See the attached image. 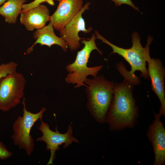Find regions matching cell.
Segmentation results:
<instances>
[{
	"mask_svg": "<svg viewBox=\"0 0 165 165\" xmlns=\"http://www.w3.org/2000/svg\"><path fill=\"white\" fill-rule=\"evenodd\" d=\"M95 34L96 38L101 40L111 47L113 50L111 54L116 53L122 56L130 66L131 69L129 71L122 62L117 64L116 68L124 79L134 86L139 84L140 78L135 74L136 71L140 72V76L144 79L149 78L146 63L149 54V46L153 40L151 36H148L147 43L144 48L141 44L140 36L134 31L131 36L132 46L130 48L125 49L112 43L100 35L98 31H95Z\"/></svg>",
	"mask_w": 165,
	"mask_h": 165,
	"instance_id": "2",
	"label": "cell"
},
{
	"mask_svg": "<svg viewBox=\"0 0 165 165\" xmlns=\"http://www.w3.org/2000/svg\"><path fill=\"white\" fill-rule=\"evenodd\" d=\"M48 8L40 4L20 14V22L28 31L39 29L46 26L50 17Z\"/></svg>",
	"mask_w": 165,
	"mask_h": 165,
	"instance_id": "12",
	"label": "cell"
},
{
	"mask_svg": "<svg viewBox=\"0 0 165 165\" xmlns=\"http://www.w3.org/2000/svg\"><path fill=\"white\" fill-rule=\"evenodd\" d=\"M161 117L158 113H154V119L147 132L155 155L154 165L165 164V128L160 120Z\"/></svg>",
	"mask_w": 165,
	"mask_h": 165,
	"instance_id": "10",
	"label": "cell"
},
{
	"mask_svg": "<svg viewBox=\"0 0 165 165\" xmlns=\"http://www.w3.org/2000/svg\"><path fill=\"white\" fill-rule=\"evenodd\" d=\"M13 154L7 148L5 145L0 141V160H5L13 156Z\"/></svg>",
	"mask_w": 165,
	"mask_h": 165,
	"instance_id": "17",
	"label": "cell"
},
{
	"mask_svg": "<svg viewBox=\"0 0 165 165\" xmlns=\"http://www.w3.org/2000/svg\"><path fill=\"white\" fill-rule=\"evenodd\" d=\"M83 0H61L50 21L59 31L69 23L83 7Z\"/></svg>",
	"mask_w": 165,
	"mask_h": 165,
	"instance_id": "11",
	"label": "cell"
},
{
	"mask_svg": "<svg viewBox=\"0 0 165 165\" xmlns=\"http://www.w3.org/2000/svg\"><path fill=\"white\" fill-rule=\"evenodd\" d=\"M85 84L87 108L97 122L105 123L113 96L114 82L99 75L92 79L87 78Z\"/></svg>",
	"mask_w": 165,
	"mask_h": 165,
	"instance_id": "3",
	"label": "cell"
},
{
	"mask_svg": "<svg viewBox=\"0 0 165 165\" xmlns=\"http://www.w3.org/2000/svg\"><path fill=\"white\" fill-rule=\"evenodd\" d=\"M113 2L116 6H119L123 4L128 5L135 9L140 11L139 8L136 6L131 0H111Z\"/></svg>",
	"mask_w": 165,
	"mask_h": 165,
	"instance_id": "18",
	"label": "cell"
},
{
	"mask_svg": "<svg viewBox=\"0 0 165 165\" xmlns=\"http://www.w3.org/2000/svg\"><path fill=\"white\" fill-rule=\"evenodd\" d=\"M22 104L23 115L18 116L13 123L11 138L15 145L24 149L27 156H30L35 146L33 138L31 134V129L37 121L42 119L46 109L43 107L38 112L33 113L26 109L24 97Z\"/></svg>",
	"mask_w": 165,
	"mask_h": 165,
	"instance_id": "5",
	"label": "cell"
},
{
	"mask_svg": "<svg viewBox=\"0 0 165 165\" xmlns=\"http://www.w3.org/2000/svg\"><path fill=\"white\" fill-rule=\"evenodd\" d=\"M90 2H87L71 21L59 30L61 37L66 43L71 51L76 50L80 46V41L85 38H80L79 33L81 31L87 34L92 30L91 27L87 29L85 20L82 17L83 13L89 9Z\"/></svg>",
	"mask_w": 165,
	"mask_h": 165,
	"instance_id": "8",
	"label": "cell"
},
{
	"mask_svg": "<svg viewBox=\"0 0 165 165\" xmlns=\"http://www.w3.org/2000/svg\"><path fill=\"white\" fill-rule=\"evenodd\" d=\"M134 85L124 79L114 82V93L106 123L112 131L132 128L137 123L138 108L133 96Z\"/></svg>",
	"mask_w": 165,
	"mask_h": 165,
	"instance_id": "1",
	"label": "cell"
},
{
	"mask_svg": "<svg viewBox=\"0 0 165 165\" xmlns=\"http://www.w3.org/2000/svg\"><path fill=\"white\" fill-rule=\"evenodd\" d=\"M147 62L148 74L151 81L152 90L157 96L160 103L158 113L161 116H165V68L159 59L151 58L150 54L148 56Z\"/></svg>",
	"mask_w": 165,
	"mask_h": 165,
	"instance_id": "9",
	"label": "cell"
},
{
	"mask_svg": "<svg viewBox=\"0 0 165 165\" xmlns=\"http://www.w3.org/2000/svg\"><path fill=\"white\" fill-rule=\"evenodd\" d=\"M54 0L60 2L61 0H35L30 3L24 4L22 6L21 13L25 12L44 2H47L51 5L54 6Z\"/></svg>",
	"mask_w": 165,
	"mask_h": 165,
	"instance_id": "16",
	"label": "cell"
},
{
	"mask_svg": "<svg viewBox=\"0 0 165 165\" xmlns=\"http://www.w3.org/2000/svg\"><path fill=\"white\" fill-rule=\"evenodd\" d=\"M7 0H0V6L1 5L3 4Z\"/></svg>",
	"mask_w": 165,
	"mask_h": 165,
	"instance_id": "19",
	"label": "cell"
},
{
	"mask_svg": "<svg viewBox=\"0 0 165 165\" xmlns=\"http://www.w3.org/2000/svg\"><path fill=\"white\" fill-rule=\"evenodd\" d=\"M18 64L14 61L0 64V81L7 75L16 72Z\"/></svg>",
	"mask_w": 165,
	"mask_h": 165,
	"instance_id": "15",
	"label": "cell"
},
{
	"mask_svg": "<svg viewBox=\"0 0 165 165\" xmlns=\"http://www.w3.org/2000/svg\"><path fill=\"white\" fill-rule=\"evenodd\" d=\"M41 123L38 128L42 133V136L37 138L38 141H43L46 145V149L50 151V156L47 165H53V162L56 158V152L60 149V146L64 144L63 148L68 147L73 142L79 143V140L73 136V130L71 124L68 127L66 133L61 134L59 131L56 127L55 131L52 130L47 123L40 119Z\"/></svg>",
	"mask_w": 165,
	"mask_h": 165,
	"instance_id": "7",
	"label": "cell"
},
{
	"mask_svg": "<svg viewBox=\"0 0 165 165\" xmlns=\"http://www.w3.org/2000/svg\"><path fill=\"white\" fill-rule=\"evenodd\" d=\"M33 37L36 40L27 50L28 54L33 51L34 46L37 44L41 46H46L50 48L53 45H56L61 47L64 52L67 51L68 48L66 43L61 37L56 35L54 28L50 22L42 28L36 30L33 34Z\"/></svg>",
	"mask_w": 165,
	"mask_h": 165,
	"instance_id": "13",
	"label": "cell"
},
{
	"mask_svg": "<svg viewBox=\"0 0 165 165\" xmlns=\"http://www.w3.org/2000/svg\"><path fill=\"white\" fill-rule=\"evenodd\" d=\"M96 35L93 33L91 38L87 40L86 38L83 39L81 43L84 44L83 47L78 52L75 61L65 67L68 74L65 78V81L68 84L75 85L74 87L75 88L86 86L85 82L87 76H96L103 68L102 65L92 67L87 66L90 54L93 50H96L100 54H102L96 46Z\"/></svg>",
	"mask_w": 165,
	"mask_h": 165,
	"instance_id": "4",
	"label": "cell"
},
{
	"mask_svg": "<svg viewBox=\"0 0 165 165\" xmlns=\"http://www.w3.org/2000/svg\"><path fill=\"white\" fill-rule=\"evenodd\" d=\"M26 2V0H7L0 6V15L4 18L6 22L15 24Z\"/></svg>",
	"mask_w": 165,
	"mask_h": 165,
	"instance_id": "14",
	"label": "cell"
},
{
	"mask_svg": "<svg viewBox=\"0 0 165 165\" xmlns=\"http://www.w3.org/2000/svg\"><path fill=\"white\" fill-rule=\"evenodd\" d=\"M26 80L21 73L9 74L0 81V110L9 111L19 105L24 95Z\"/></svg>",
	"mask_w": 165,
	"mask_h": 165,
	"instance_id": "6",
	"label": "cell"
}]
</instances>
